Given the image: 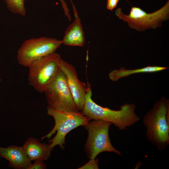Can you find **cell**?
<instances>
[{
	"instance_id": "cell-1",
	"label": "cell",
	"mask_w": 169,
	"mask_h": 169,
	"mask_svg": "<svg viewBox=\"0 0 169 169\" xmlns=\"http://www.w3.org/2000/svg\"><path fill=\"white\" fill-rule=\"evenodd\" d=\"M86 86L84 107L81 112L90 120H98L110 122L121 131L127 129L139 121L140 118L135 112L136 105L134 104H125L118 110L101 106L92 100L91 85L88 82Z\"/></svg>"
},
{
	"instance_id": "cell-2",
	"label": "cell",
	"mask_w": 169,
	"mask_h": 169,
	"mask_svg": "<svg viewBox=\"0 0 169 169\" xmlns=\"http://www.w3.org/2000/svg\"><path fill=\"white\" fill-rule=\"evenodd\" d=\"M147 140L158 150H164L169 144V100L162 96L143 116Z\"/></svg>"
},
{
	"instance_id": "cell-3",
	"label": "cell",
	"mask_w": 169,
	"mask_h": 169,
	"mask_svg": "<svg viewBox=\"0 0 169 169\" xmlns=\"http://www.w3.org/2000/svg\"><path fill=\"white\" fill-rule=\"evenodd\" d=\"M47 114L52 116L55 121L53 129L47 135L41 138L49 139L56 131L55 136L49 139V147L53 148L59 145L62 150L64 148L65 136L72 130L80 126H84L90 120L81 112H69L58 110L49 106L47 108Z\"/></svg>"
},
{
	"instance_id": "cell-4",
	"label": "cell",
	"mask_w": 169,
	"mask_h": 169,
	"mask_svg": "<svg viewBox=\"0 0 169 169\" xmlns=\"http://www.w3.org/2000/svg\"><path fill=\"white\" fill-rule=\"evenodd\" d=\"M115 14L119 19L126 22L130 28L137 31L156 29L161 27L162 23L169 18V0L161 8L151 13L132 6L128 15L123 13L120 8L116 10Z\"/></svg>"
},
{
	"instance_id": "cell-5",
	"label": "cell",
	"mask_w": 169,
	"mask_h": 169,
	"mask_svg": "<svg viewBox=\"0 0 169 169\" xmlns=\"http://www.w3.org/2000/svg\"><path fill=\"white\" fill-rule=\"evenodd\" d=\"M112 124L108 122L92 120L84 126L88 133L84 151L89 159H94L99 154L105 151L122 156L113 146L109 137V130Z\"/></svg>"
},
{
	"instance_id": "cell-6",
	"label": "cell",
	"mask_w": 169,
	"mask_h": 169,
	"mask_svg": "<svg viewBox=\"0 0 169 169\" xmlns=\"http://www.w3.org/2000/svg\"><path fill=\"white\" fill-rule=\"evenodd\" d=\"M44 92L49 106L55 110L69 112H79L69 88L65 76L60 69Z\"/></svg>"
},
{
	"instance_id": "cell-7",
	"label": "cell",
	"mask_w": 169,
	"mask_h": 169,
	"mask_svg": "<svg viewBox=\"0 0 169 169\" xmlns=\"http://www.w3.org/2000/svg\"><path fill=\"white\" fill-rule=\"evenodd\" d=\"M62 44V40L46 37L26 40L18 51V61L28 67L35 61L55 53Z\"/></svg>"
},
{
	"instance_id": "cell-8",
	"label": "cell",
	"mask_w": 169,
	"mask_h": 169,
	"mask_svg": "<svg viewBox=\"0 0 169 169\" xmlns=\"http://www.w3.org/2000/svg\"><path fill=\"white\" fill-rule=\"evenodd\" d=\"M61 58L59 54L55 52L32 63L28 67L29 84L38 92H44L59 71Z\"/></svg>"
},
{
	"instance_id": "cell-9",
	"label": "cell",
	"mask_w": 169,
	"mask_h": 169,
	"mask_svg": "<svg viewBox=\"0 0 169 169\" xmlns=\"http://www.w3.org/2000/svg\"><path fill=\"white\" fill-rule=\"evenodd\" d=\"M59 66L65 76L77 109L81 112L83 109L85 101L87 90L86 85L79 79L76 69L72 65L61 58Z\"/></svg>"
},
{
	"instance_id": "cell-10",
	"label": "cell",
	"mask_w": 169,
	"mask_h": 169,
	"mask_svg": "<svg viewBox=\"0 0 169 169\" xmlns=\"http://www.w3.org/2000/svg\"><path fill=\"white\" fill-rule=\"evenodd\" d=\"M0 157L9 162V165L16 169H26L32 164L22 146L11 145L7 147L0 146Z\"/></svg>"
},
{
	"instance_id": "cell-11",
	"label": "cell",
	"mask_w": 169,
	"mask_h": 169,
	"mask_svg": "<svg viewBox=\"0 0 169 169\" xmlns=\"http://www.w3.org/2000/svg\"><path fill=\"white\" fill-rule=\"evenodd\" d=\"M30 161L47 160L50 156L53 149L49 147V144L41 143L37 138L29 137L22 146Z\"/></svg>"
},
{
	"instance_id": "cell-12",
	"label": "cell",
	"mask_w": 169,
	"mask_h": 169,
	"mask_svg": "<svg viewBox=\"0 0 169 169\" xmlns=\"http://www.w3.org/2000/svg\"><path fill=\"white\" fill-rule=\"evenodd\" d=\"M67 46L82 47L85 44L84 33L79 17L75 18L74 21L67 28L62 40Z\"/></svg>"
},
{
	"instance_id": "cell-13",
	"label": "cell",
	"mask_w": 169,
	"mask_h": 169,
	"mask_svg": "<svg viewBox=\"0 0 169 169\" xmlns=\"http://www.w3.org/2000/svg\"><path fill=\"white\" fill-rule=\"evenodd\" d=\"M167 68L166 67L163 66H147L140 69H127L122 67L118 69H115L111 71L109 74V77L112 81L116 82L122 78L133 74L156 72L166 70Z\"/></svg>"
},
{
	"instance_id": "cell-14",
	"label": "cell",
	"mask_w": 169,
	"mask_h": 169,
	"mask_svg": "<svg viewBox=\"0 0 169 169\" xmlns=\"http://www.w3.org/2000/svg\"><path fill=\"white\" fill-rule=\"evenodd\" d=\"M8 9L12 13L23 16L26 15L25 0H3Z\"/></svg>"
},
{
	"instance_id": "cell-15",
	"label": "cell",
	"mask_w": 169,
	"mask_h": 169,
	"mask_svg": "<svg viewBox=\"0 0 169 169\" xmlns=\"http://www.w3.org/2000/svg\"><path fill=\"white\" fill-rule=\"evenodd\" d=\"M90 161L84 165L79 167L78 169H98L99 160L97 158L90 159Z\"/></svg>"
},
{
	"instance_id": "cell-16",
	"label": "cell",
	"mask_w": 169,
	"mask_h": 169,
	"mask_svg": "<svg viewBox=\"0 0 169 169\" xmlns=\"http://www.w3.org/2000/svg\"><path fill=\"white\" fill-rule=\"evenodd\" d=\"M33 164L29 166L26 169H45L46 168V165L43 161L38 160L34 161Z\"/></svg>"
},
{
	"instance_id": "cell-17",
	"label": "cell",
	"mask_w": 169,
	"mask_h": 169,
	"mask_svg": "<svg viewBox=\"0 0 169 169\" xmlns=\"http://www.w3.org/2000/svg\"><path fill=\"white\" fill-rule=\"evenodd\" d=\"M119 0H107L106 8L107 9L112 10L115 8Z\"/></svg>"
},
{
	"instance_id": "cell-18",
	"label": "cell",
	"mask_w": 169,
	"mask_h": 169,
	"mask_svg": "<svg viewBox=\"0 0 169 169\" xmlns=\"http://www.w3.org/2000/svg\"><path fill=\"white\" fill-rule=\"evenodd\" d=\"M60 2L62 8L64 11V14L68 18H70L71 16L69 13V11L68 7L66 2L64 0H59Z\"/></svg>"
},
{
	"instance_id": "cell-19",
	"label": "cell",
	"mask_w": 169,
	"mask_h": 169,
	"mask_svg": "<svg viewBox=\"0 0 169 169\" xmlns=\"http://www.w3.org/2000/svg\"><path fill=\"white\" fill-rule=\"evenodd\" d=\"M70 1L71 2V3L72 5V6L73 10V12L74 13V15L75 17H76L78 16V12L76 9L73 3V2L72 0H70Z\"/></svg>"
},
{
	"instance_id": "cell-20",
	"label": "cell",
	"mask_w": 169,
	"mask_h": 169,
	"mask_svg": "<svg viewBox=\"0 0 169 169\" xmlns=\"http://www.w3.org/2000/svg\"><path fill=\"white\" fill-rule=\"evenodd\" d=\"M1 81V79H0V81Z\"/></svg>"
}]
</instances>
